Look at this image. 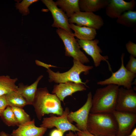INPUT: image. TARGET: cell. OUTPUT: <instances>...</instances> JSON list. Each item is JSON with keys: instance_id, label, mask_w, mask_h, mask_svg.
Instances as JSON below:
<instances>
[{"instance_id": "20", "label": "cell", "mask_w": 136, "mask_h": 136, "mask_svg": "<svg viewBox=\"0 0 136 136\" xmlns=\"http://www.w3.org/2000/svg\"><path fill=\"white\" fill-rule=\"evenodd\" d=\"M69 18L74 14L80 11L79 0H57L55 2Z\"/></svg>"}, {"instance_id": "2", "label": "cell", "mask_w": 136, "mask_h": 136, "mask_svg": "<svg viewBox=\"0 0 136 136\" xmlns=\"http://www.w3.org/2000/svg\"><path fill=\"white\" fill-rule=\"evenodd\" d=\"M119 86L114 84L97 89L92 100L90 113H110L115 110Z\"/></svg>"}, {"instance_id": "19", "label": "cell", "mask_w": 136, "mask_h": 136, "mask_svg": "<svg viewBox=\"0 0 136 136\" xmlns=\"http://www.w3.org/2000/svg\"><path fill=\"white\" fill-rule=\"evenodd\" d=\"M69 26L71 29L74 31V36L79 40H93L97 35L96 30L93 28L79 26L73 23H70Z\"/></svg>"}, {"instance_id": "22", "label": "cell", "mask_w": 136, "mask_h": 136, "mask_svg": "<svg viewBox=\"0 0 136 136\" xmlns=\"http://www.w3.org/2000/svg\"><path fill=\"white\" fill-rule=\"evenodd\" d=\"M8 106L21 108L28 105L25 99L17 91H13L5 95Z\"/></svg>"}, {"instance_id": "4", "label": "cell", "mask_w": 136, "mask_h": 136, "mask_svg": "<svg viewBox=\"0 0 136 136\" xmlns=\"http://www.w3.org/2000/svg\"><path fill=\"white\" fill-rule=\"evenodd\" d=\"M73 64L69 71L60 73L59 71L54 72L50 69H47L48 74V81L50 82H54L56 83H63L71 82L76 83H81L88 87L85 82H83L80 77V75L83 72L84 74H88L89 71L93 68L92 66L84 65L80 61L75 59L73 60Z\"/></svg>"}, {"instance_id": "27", "label": "cell", "mask_w": 136, "mask_h": 136, "mask_svg": "<svg viewBox=\"0 0 136 136\" xmlns=\"http://www.w3.org/2000/svg\"><path fill=\"white\" fill-rule=\"evenodd\" d=\"M133 56L130 55L129 60L126 64L125 68L129 71L136 74V59Z\"/></svg>"}, {"instance_id": "18", "label": "cell", "mask_w": 136, "mask_h": 136, "mask_svg": "<svg viewBox=\"0 0 136 136\" xmlns=\"http://www.w3.org/2000/svg\"><path fill=\"white\" fill-rule=\"evenodd\" d=\"M109 0H79V5L81 12H91L106 8Z\"/></svg>"}, {"instance_id": "17", "label": "cell", "mask_w": 136, "mask_h": 136, "mask_svg": "<svg viewBox=\"0 0 136 136\" xmlns=\"http://www.w3.org/2000/svg\"><path fill=\"white\" fill-rule=\"evenodd\" d=\"M43 76H39L33 83L30 85L19 84L17 92L25 99L28 105H32L34 101L38 84Z\"/></svg>"}, {"instance_id": "3", "label": "cell", "mask_w": 136, "mask_h": 136, "mask_svg": "<svg viewBox=\"0 0 136 136\" xmlns=\"http://www.w3.org/2000/svg\"><path fill=\"white\" fill-rule=\"evenodd\" d=\"M87 130L96 136H115L118 132L117 124L112 113H90Z\"/></svg>"}, {"instance_id": "23", "label": "cell", "mask_w": 136, "mask_h": 136, "mask_svg": "<svg viewBox=\"0 0 136 136\" xmlns=\"http://www.w3.org/2000/svg\"><path fill=\"white\" fill-rule=\"evenodd\" d=\"M117 19V23L127 27H134L136 24V11H126Z\"/></svg>"}, {"instance_id": "37", "label": "cell", "mask_w": 136, "mask_h": 136, "mask_svg": "<svg viewBox=\"0 0 136 136\" xmlns=\"http://www.w3.org/2000/svg\"><path fill=\"white\" fill-rule=\"evenodd\" d=\"M122 136L117 135H116V136Z\"/></svg>"}, {"instance_id": "10", "label": "cell", "mask_w": 136, "mask_h": 136, "mask_svg": "<svg viewBox=\"0 0 136 136\" xmlns=\"http://www.w3.org/2000/svg\"><path fill=\"white\" fill-rule=\"evenodd\" d=\"M69 23H75L79 26L93 28L96 30L100 29L104 25L102 17L93 13L80 11L69 18Z\"/></svg>"}, {"instance_id": "25", "label": "cell", "mask_w": 136, "mask_h": 136, "mask_svg": "<svg viewBox=\"0 0 136 136\" xmlns=\"http://www.w3.org/2000/svg\"><path fill=\"white\" fill-rule=\"evenodd\" d=\"M11 108L19 125L31 121L29 115L22 108L14 107Z\"/></svg>"}, {"instance_id": "24", "label": "cell", "mask_w": 136, "mask_h": 136, "mask_svg": "<svg viewBox=\"0 0 136 136\" xmlns=\"http://www.w3.org/2000/svg\"><path fill=\"white\" fill-rule=\"evenodd\" d=\"M0 116L4 122L8 126H18L19 125L10 106H7L2 111Z\"/></svg>"}, {"instance_id": "16", "label": "cell", "mask_w": 136, "mask_h": 136, "mask_svg": "<svg viewBox=\"0 0 136 136\" xmlns=\"http://www.w3.org/2000/svg\"><path fill=\"white\" fill-rule=\"evenodd\" d=\"M18 128L13 130L10 135L11 136H43L47 129L37 127L35 125L34 119L20 124Z\"/></svg>"}, {"instance_id": "21", "label": "cell", "mask_w": 136, "mask_h": 136, "mask_svg": "<svg viewBox=\"0 0 136 136\" xmlns=\"http://www.w3.org/2000/svg\"><path fill=\"white\" fill-rule=\"evenodd\" d=\"M17 78L12 79L8 76H0V96L12 91H17L18 86L16 85Z\"/></svg>"}, {"instance_id": "9", "label": "cell", "mask_w": 136, "mask_h": 136, "mask_svg": "<svg viewBox=\"0 0 136 136\" xmlns=\"http://www.w3.org/2000/svg\"><path fill=\"white\" fill-rule=\"evenodd\" d=\"M92 97L91 92H89L84 105L77 111L70 112L68 115L69 121L71 123L75 122L76 124L75 125L80 131L87 130V122L92 106Z\"/></svg>"}, {"instance_id": "11", "label": "cell", "mask_w": 136, "mask_h": 136, "mask_svg": "<svg viewBox=\"0 0 136 136\" xmlns=\"http://www.w3.org/2000/svg\"><path fill=\"white\" fill-rule=\"evenodd\" d=\"M80 48H81L92 58L94 66H98L101 61H105L107 63L109 70L112 72L111 66L107 60V56H103L100 54L102 51L98 45L99 41L97 39L92 40H83L77 39Z\"/></svg>"}, {"instance_id": "32", "label": "cell", "mask_w": 136, "mask_h": 136, "mask_svg": "<svg viewBox=\"0 0 136 136\" xmlns=\"http://www.w3.org/2000/svg\"><path fill=\"white\" fill-rule=\"evenodd\" d=\"M77 136H100L93 135L90 133L87 130L77 131Z\"/></svg>"}, {"instance_id": "12", "label": "cell", "mask_w": 136, "mask_h": 136, "mask_svg": "<svg viewBox=\"0 0 136 136\" xmlns=\"http://www.w3.org/2000/svg\"><path fill=\"white\" fill-rule=\"evenodd\" d=\"M41 1L51 13L53 20L52 26L73 33L69 26V18L65 13L58 7L55 2L52 0H42Z\"/></svg>"}, {"instance_id": "26", "label": "cell", "mask_w": 136, "mask_h": 136, "mask_svg": "<svg viewBox=\"0 0 136 136\" xmlns=\"http://www.w3.org/2000/svg\"><path fill=\"white\" fill-rule=\"evenodd\" d=\"M38 0H23L20 3L16 4L17 9H19V12L23 15H26L29 13L28 7L33 3L38 1Z\"/></svg>"}, {"instance_id": "1", "label": "cell", "mask_w": 136, "mask_h": 136, "mask_svg": "<svg viewBox=\"0 0 136 136\" xmlns=\"http://www.w3.org/2000/svg\"><path fill=\"white\" fill-rule=\"evenodd\" d=\"M32 105L40 120L45 115L60 116L64 112L60 100L55 94L50 93L46 87L37 88Z\"/></svg>"}, {"instance_id": "6", "label": "cell", "mask_w": 136, "mask_h": 136, "mask_svg": "<svg viewBox=\"0 0 136 136\" xmlns=\"http://www.w3.org/2000/svg\"><path fill=\"white\" fill-rule=\"evenodd\" d=\"M124 53H123L121 55V65L119 69L115 72H112V75L109 78L97 82V84L102 85L114 84L119 86H123L127 89H132V82L135 77L136 74L129 71L125 67L124 63Z\"/></svg>"}, {"instance_id": "31", "label": "cell", "mask_w": 136, "mask_h": 136, "mask_svg": "<svg viewBox=\"0 0 136 136\" xmlns=\"http://www.w3.org/2000/svg\"><path fill=\"white\" fill-rule=\"evenodd\" d=\"M64 133L57 129L53 130L51 132L50 136H63Z\"/></svg>"}, {"instance_id": "34", "label": "cell", "mask_w": 136, "mask_h": 136, "mask_svg": "<svg viewBox=\"0 0 136 136\" xmlns=\"http://www.w3.org/2000/svg\"><path fill=\"white\" fill-rule=\"evenodd\" d=\"M65 136H77V134H74L71 131L68 133L66 134Z\"/></svg>"}, {"instance_id": "13", "label": "cell", "mask_w": 136, "mask_h": 136, "mask_svg": "<svg viewBox=\"0 0 136 136\" xmlns=\"http://www.w3.org/2000/svg\"><path fill=\"white\" fill-rule=\"evenodd\" d=\"M112 114L117 124L116 135H127L136 123V113L115 110Z\"/></svg>"}, {"instance_id": "14", "label": "cell", "mask_w": 136, "mask_h": 136, "mask_svg": "<svg viewBox=\"0 0 136 136\" xmlns=\"http://www.w3.org/2000/svg\"><path fill=\"white\" fill-rule=\"evenodd\" d=\"M135 2L132 0L126 2L123 0H109L106 8V15L112 18H117L124 12L133 11L135 6Z\"/></svg>"}, {"instance_id": "28", "label": "cell", "mask_w": 136, "mask_h": 136, "mask_svg": "<svg viewBox=\"0 0 136 136\" xmlns=\"http://www.w3.org/2000/svg\"><path fill=\"white\" fill-rule=\"evenodd\" d=\"M126 50L130 55L134 57L136 56V44L129 41L126 44Z\"/></svg>"}, {"instance_id": "36", "label": "cell", "mask_w": 136, "mask_h": 136, "mask_svg": "<svg viewBox=\"0 0 136 136\" xmlns=\"http://www.w3.org/2000/svg\"><path fill=\"white\" fill-rule=\"evenodd\" d=\"M2 111L0 110V115H1V113Z\"/></svg>"}, {"instance_id": "30", "label": "cell", "mask_w": 136, "mask_h": 136, "mask_svg": "<svg viewBox=\"0 0 136 136\" xmlns=\"http://www.w3.org/2000/svg\"><path fill=\"white\" fill-rule=\"evenodd\" d=\"M35 61L37 65L45 67L47 69H50V68L51 67H57L56 66L45 63L38 60H36Z\"/></svg>"}, {"instance_id": "8", "label": "cell", "mask_w": 136, "mask_h": 136, "mask_svg": "<svg viewBox=\"0 0 136 136\" xmlns=\"http://www.w3.org/2000/svg\"><path fill=\"white\" fill-rule=\"evenodd\" d=\"M115 110L136 113V93L133 90L119 88Z\"/></svg>"}, {"instance_id": "35", "label": "cell", "mask_w": 136, "mask_h": 136, "mask_svg": "<svg viewBox=\"0 0 136 136\" xmlns=\"http://www.w3.org/2000/svg\"><path fill=\"white\" fill-rule=\"evenodd\" d=\"M9 135L3 131L0 132V136H8Z\"/></svg>"}, {"instance_id": "33", "label": "cell", "mask_w": 136, "mask_h": 136, "mask_svg": "<svg viewBox=\"0 0 136 136\" xmlns=\"http://www.w3.org/2000/svg\"><path fill=\"white\" fill-rule=\"evenodd\" d=\"M127 136H136V128H135L131 133Z\"/></svg>"}, {"instance_id": "5", "label": "cell", "mask_w": 136, "mask_h": 136, "mask_svg": "<svg viewBox=\"0 0 136 136\" xmlns=\"http://www.w3.org/2000/svg\"><path fill=\"white\" fill-rule=\"evenodd\" d=\"M56 31L64 44L66 56L72 57L83 64L89 62V59L81 50L73 33L69 32L60 28H57Z\"/></svg>"}, {"instance_id": "7", "label": "cell", "mask_w": 136, "mask_h": 136, "mask_svg": "<svg viewBox=\"0 0 136 136\" xmlns=\"http://www.w3.org/2000/svg\"><path fill=\"white\" fill-rule=\"evenodd\" d=\"M70 112L69 108L67 107L61 116L44 118L40 126L47 129H51L55 127L64 133L68 131L75 132L80 131L68 120L67 117Z\"/></svg>"}, {"instance_id": "15", "label": "cell", "mask_w": 136, "mask_h": 136, "mask_svg": "<svg viewBox=\"0 0 136 136\" xmlns=\"http://www.w3.org/2000/svg\"><path fill=\"white\" fill-rule=\"evenodd\" d=\"M85 86L82 83L71 82L60 83L54 85L52 93L55 94L64 103V99L66 97L72 96L73 93L78 91L86 90Z\"/></svg>"}, {"instance_id": "29", "label": "cell", "mask_w": 136, "mask_h": 136, "mask_svg": "<svg viewBox=\"0 0 136 136\" xmlns=\"http://www.w3.org/2000/svg\"><path fill=\"white\" fill-rule=\"evenodd\" d=\"M7 106L6 95L0 96V110H4Z\"/></svg>"}]
</instances>
